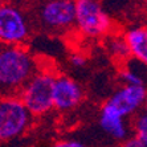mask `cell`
<instances>
[{"instance_id":"obj_7","label":"cell","mask_w":147,"mask_h":147,"mask_svg":"<svg viewBox=\"0 0 147 147\" xmlns=\"http://www.w3.org/2000/svg\"><path fill=\"white\" fill-rule=\"evenodd\" d=\"M147 98V90L144 86L123 85L117 90L106 102L119 113L122 117L135 114L139 109H143Z\"/></svg>"},{"instance_id":"obj_16","label":"cell","mask_w":147,"mask_h":147,"mask_svg":"<svg viewBox=\"0 0 147 147\" xmlns=\"http://www.w3.org/2000/svg\"><path fill=\"white\" fill-rule=\"evenodd\" d=\"M52 147H84V144L77 142V140H60Z\"/></svg>"},{"instance_id":"obj_13","label":"cell","mask_w":147,"mask_h":147,"mask_svg":"<svg viewBox=\"0 0 147 147\" xmlns=\"http://www.w3.org/2000/svg\"><path fill=\"white\" fill-rule=\"evenodd\" d=\"M134 125V131L139 139H142L147 146V114L140 113L135 117V119L133 122Z\"/></svg>"},{"instance_id":"obj_11","label":"cell","mask_w":147,"mask_h":147,"mask_svg":"<svg viewBox=\"0 0 147 147\" xmlns=\"http://www.w3.org/2000/svg\"><path fill=\"white\" fill-rule=\"evenodd\" d=\"M106 49L110 56L117 60H126L131 56L130 48L125 36H110L106 40Z\"/></svg>"},{"instance_id":"obj_4","label":"cell","mask_w":147,"mask_h":147,"mask_svg":"<svg viewBox=\"0 0 147 147\" xmlns=\"http://www.w3.org/2000/svg\"><path fill=\"white\" fill-rule=\"evenodd\" d=\"M76 28L89 38L103 37L111 28V20L99 0H74Z\"/></svg>"},{"instance_id":"obj_1","label":"cell","mask_w":147,"mask_h":147,"mask_svg":"<svg viewBox=\"0 0 147 147\" xmlns=\"http://www.w3.org/2000/svg\"><path fill=\"white\" fill-rule=\"evenodd\" d=\"M37 72V62L23 45H3L0 51V86L4 96H17Z\"/></svg>"},{"instance_id":"obj_15","label":"cell","mask_w":147,"mask_h":147,"mask_svg":"<svg viewBox=\"0 0 147 147\" xmlns=\"http://www.w3.org/2000/svg\"><path fill=\"white\" fill-rule=\"evenodd\" d=\"M122 147H147V146L143 140L139 139V138L135 135V137H133V138H127V139L123 142Z\"/></svg>"},{"instance_id":"obj_10","label":"cell","mask_w":147,"mask_h":147,"mask_svg":"<svg viewBox=\"0 0 147 147\" xmlns=\"http://www.w3.org/2000/svg\"><path fill=\"white\" fill-rule=\"evenodd\" d=\"M125 37L127 40L131 56L140 64L147 66V28H133L125 34Z\"/></svg>"},{"instance_id":"obj_6","label":"cell","mask_w":147,"mask_h":147,"mask_svg":"<svg viewBox=\"0 0 147 147\" xmlns=\"http://www.w3.org/2000/svg\"><path fill=\"white\" fill-rule=\"evenodd\" d=\"M31 34L27 16L11 3L0 7V40L3 45H23Z\"/></svg>"},{"instance_id":"obj_12","label":"cell","mask_w":147,"mask_h":147,"mask_svg":"<svg viewBox=\"0 0 147 147\" xmlns=\"http://www.w3.org/2000/svg\"><path fill=\"white\" fill-rule=\"evenodd\" d=\"M119 77L125 85H131V86H143V78L140 77V74L133 68H125L121 70Z\"/></svg>"},{"instance_id":"obj_3","label":"cell","mask_w":147,"mask_h":147,"mask_svg":"<svg viewBox=\"0 0 147 147\" xmlns=\"http://www.w3.org/2000/svg\"><path fill=\"white\" fill-rule=\"evenodd\" d=\"M33 114L19 96H3L0 102V139L3 142L20 137L31 127Z\"/></svg>"},{"instance_id":"obj_5","label":"cell","mask_w":147,"mask_h":147,"mask_svg":"<svg viewBox=\"0 0 147 147\" xmlns=\"http://www.w3.org/2000/svg\"><path fill=\"white\" fill-rule=\"evenodd\" d=\"M37 17L42 28L64 32L76 27L74 0H45L37 9Z\"/></svg>"},{"instance_id":"obj_2","label":"cell","mask_w":147,"mask_h":147,"mask_svg":"<svg viewBox=\"0 0 147 147\" xmlns=\"http://www.w3.org/2000/svg\"><path fill=\"white\" fill-rule=\"evenodd\" d=\"M56 76L49 72H37L17 96L33 115H42L55 109L53 88Z\"/></svg>"},{"instance_id":"obj_17","label":"cell","mask_w":147,"mask_h":147,"mask_svg":"<svg viewBox=\"0 0 147 147\" xmlns=\"http://www.w3.org/2000/svg\"><path fill=\"white\" fill-rule=\"evenodd\" d=\"M143 113L147 114V98H146V102H144V106H143Z\"/></svg>"},{"instance_id":"obj_9","label":"cell","mask_w":147,"mask_h":147,"mask_svg":"<svg viewBox=\"0 0 147 147\" xmlns=\"http://www.w3.org/2000/svg\"><path fill=\"white\" fill-rule=\"evenodd\" d=\"M99 125L107 134L115 139H125L129 134V129L125 122V117L117 113L107 102L103 103L99 113Z\"/></svg>"},{"instance_id":"obj_14","label":"cell","mask_w":147,"mask_h":147,"mask_svg":"<svg viewBox=\"0 0 147 147\" xmlns=\"http://www.w3.org/2000/svg\"><path fill=\"white\" fill-rule=\"evenodd\" d=\"M69 62L73 68H82L86 64V58L81 55V53H73L69 58Z\"/></svg>"},{"instance_id":"obj_18","label":"cell","mask_w":147,"mask_h":147,"mask_svg":"<svg viewBox=\"0 0 147 147\" xmlns=\"http://www.w3.org/2000/svg\"><path fill=\"white\" fill-rule=\"evenodd\" d=\"M146 1H147V0H146Z\"/></svg>"},{"instance_id":"obj_8","label":"cell","mask_w":147,"mask_h":147,"mask_svg":"<svg viewBox=\"0 0 147 147\" xmlns=\"http://www.w3.org/2000/svg\"><path fill=\"white\" fill-rule=\"evenodd\" d=\"M84 98V92L78 82L66 76L56 77L53 88V102L58 111H69L80 105Z\"/></svg>"}]
</instances>
